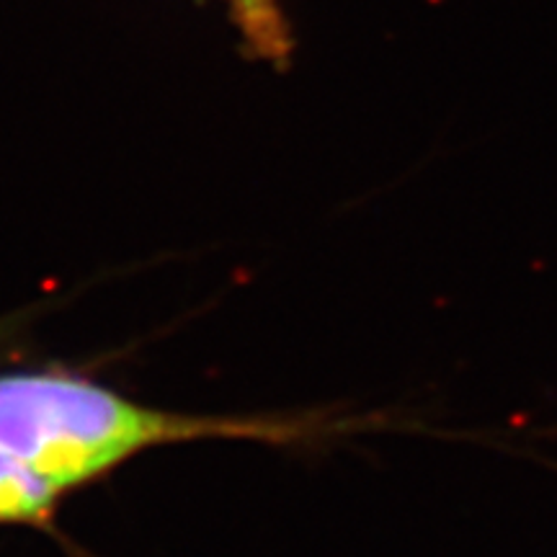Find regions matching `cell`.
I'll list each match as a JSON object with an SVG mask.
<instances>
[{
	"instance_id": "6da1fadb",
	"label": "cell",
	"mask_w": 557,
	"mask_h": 557,
	"mask_svg": "<svg viewBox=\"0 0 557 557\" xmlns=\"http://www.w3.org/2000/svg\"><path fill=\"white\" fill-rule=\"evenodd\" d=\"M292 421L150 408L67 372H0V449L62 498L132 457L191 442H292Z\"/></svg>"
},
{
	"instance_id": "7a4b0ae2",
	"label": "cell",
	"mask_w": 557,
	"mask_h": 557,
	"mask_svg": "<svg viewBox=\"0 0 557 557\" xmlns=\"http://www.w3.org/2000/svg\"><path fill=\"white\" fill-rule=\"evenodd\" d=\"M60 500L58 491L0 449V524L41 527Z\"/></svg>"
},
{
	"instance_id": "3957f363",
	"label": "cell",
	"mask_w": 557,
	"mask_h": 557,
	"mask_svg": "<svg viewBox=\"0 0 557 557\" xmlns=\"http://www.w3.org/2000/svg\"><path fill=\"white\" fill-rule=\"evenodd\" d=\"M230 3L240 13V21L246 24V32L250 37L271 41V26H274L269 13L271 0H230Z\"/></svg>"
},
{
	"instance_id": "277c9868",
	"label": "cell",
	"mask_w": 557,
	"mask_h": 557,
	"mask_svg": "<svg viewBox=\"0 0 557 557\" xmlns=\"http://www.w3.org/2000/svg\"><path fill=\"white\" fill-rule=\"evenodd\" d=\"M16 333H18L16 323H11V320H0V357L9 351L13 338H16Z\"/></svg>"
}]
</instances>
